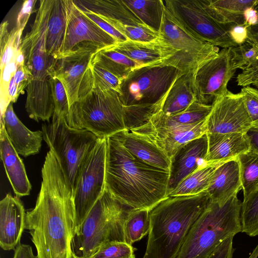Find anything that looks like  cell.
<instances>
[{
  "instance_id": "obj_1",
  "label": "cell",
  "mask_w": 258,
  "mask_h": 258,
  "mask_svg": "<svg viewBox=\"0 0 258 258\" xmlns=\"http://www.w3.org/2000/svg\"><path fill=\"white\" fill-rule=\"evenodd\" d=\"M41 177L35 205L26 214L25 229L30 234L37 258H72L73 191L50 150L45 158Z\"/></svg>"
},
{
  "instance_id": "obj_7",
  "label": "cell",
  "mask_w": 258,
  "mask_h": 258,
  "mask_svg": "<svg viewBox=\"0 0 258 258\" xmlns=\"http://www.w3.org/2000/svg\"><path fill=\"white\" fill-rule=\"evenodd\" d=\"M41 131L73 191L79 168L98 137L88 131L71 127L66 117L54 115L50 123L42 125Z\"/></svg>"
},
{
  "instance_id": "obj_13",
  "label": "cell",
  "mask_w": 258,
  "mask_h": 258,
  "mask_svg": "<svg viewBox=\"0 0 258 258\" xmlns=\"http://www.w3.org/2000/svg\"><path fill=\"white\" fill-rule=\"evenodd\" d=\"M82 10L92 12L107 22L128 40L148 42L161 37L134 14L122 0L74 1Z\"/></svg>"
},
{
  "instance_id": "obj_36",
  "label": "cell",
  "mask_w": 258,
  "mask_h": 258,
  "mask_svg": "<svg viewBox=\"0 0 258 258\" xmlns=\"http://www.w3.org/2000/svg\"><path fill=\"white\" fill-rule=\"evenodd\" d=\"M150 225L149 211L133 209L125 222V242L132 245L140 240L149 233Z\"/></svg>"
},
{
  "instance_id": "obj_24",
  "label": "cell",
  "mask_w": 258,
  "mask_h": 258,
  "mask_svg": "<svg viewBox=\"0 0 258 258\" xmlns=\"http://www.w3.org/2000/svg\"><path fill=\"white\" fill-rule=\"evenodd\" d=\"M242 189L240 169L237 158L224 162L215 170L206 191L210 200L225 203Z\"/></svg>"
},
{
  "instance_id": "obj_53",
  "label": "cell",
  "mask_w": 258,
  "mask_h": 258,
  "mask_svg": "<svg viewBox=\"0 0 258 258\" xmlns=\"http://www.w3.org/2000/svg\"><path fill=\"white\" fill-rule=\"evenodd\" d=\"M247 40L258 47V22L255 25L247 27Z\"/></svg>"
},
{
  "instance_id": "obj_16",
  "label": "cell",
  "mask_w": 258,
  "mask_h": 258,
  "mask_svg": "<svg viewBox=\"0 0 258 258\" xmlns=\"http://www.w3.org/2000/svg\"><path fill=\"white\" fill-rule=\"evenodd\" d=\"M251 126L241 92L228 90L216 99L206 119L207 134L246 133Z\"/></svg>"
},
{
  "instance_id": "obj_34",
  "label": "cell",
  "mask_w": 258,
  "mask_h": 258,
  "mask_svg": "<svg viewBox=\"0 0 258 258\" xmlns=\"http://www.w3.org/2000/svg\"><path fill=\"white\" fill-rule=\"evenodd\" d=\"M146 25L159 33L165 9L162 0H122Z\"/></svg>"
},
{
  "instance_id": "obj_21",
  "label": "cell",
  "mask_w": 258,
  "mask_h": 258,
  "mask_svg": "<svg viewBox=\"0 0 258 258\" xmlns=\"http://www.w3.org/2000/svg\"><path fill=\"white\" fill-rule=\"evenodd\" d=\"M111 47L141 67L165 64L176 52L172 45L162 37L148 42L128 40L116 42Z\"/></svg>"
},
{
  "instance_id": "obj_32",
  "label": "cell",
  "mask_w": 258,
  "mask_h": 258,
  "mask_svg": "<svg viewBox=\"0 0 258 258\" xmlns=\"http://www.w3.org/2000/svg\"><path fill=\"white\" fill-rule=\"evenodd\" d=\"M92 60L103 66L121 80L141 65L113 49L111 45L100 49L93 56Z\"/></svg>"
},
{
  "instance_id": "obj_22",
  "label": "cell",
  "mask_w": 258,
  "mask_h": 258,
  "mask_svg": "<svg viewBox=\"0 0 258 258\" xmlns=\"http://www.w3.org/2000/svg\"><path fill=\"white\" fill-rule=\"evenodd\" d=\"M6 134L11 145L19 155L25 157L39 152L43 139L42 131L28 128L15 114L13 103H10L1 116Z\"/></svg>"
},
{
  "instance_id": "obj_9",
  "label": "cell",
  "mask_w": 258,
  "mask_h": 258,
  "mask_svg": "<svg viewBox=\"0 0 258 258\" xmlns=\"http://www.w3.org/2000/svg\"><path fill=\"white\" fill-rule=\"evenodd\" d=\"M106 138L99 139L82 162L73 190L74 234L105 190Z\"/></svg>"
},
{
  "instance_id": "obj_31",
  "label": "cell",
  "mask_w": 258,
  "mask_h": 258,
  "mask_svg": "<svg viewBox=\"0 0 258 258\" xmlns=\"http://www.w3.org/2000/svg\"><path fill=\"white\" fill-rule=\"evenodd\" d=\"M223 163H206L200 166L182 180L168 196L195 195L206 191L215 170Z\"/></svg>"
},
{
  "instance_id": "obj_51",
  "label": "cell",
  "mask_w": 258,
  "mask_h": 258,
  "mask_svg": "<svg viewBox=\"0 0 258 258\" xmlns=\"http://www.w3.org/2000/svg\"><path fill=\"white\" fill-rule=\"evenodd\" d=\"M249 150L258 154V127L251 126L245 133Z\"/></svg>"
},
{
  "instance_id": "obj_42",
  "label": "cell",
  "mask_w": 258,
  "mask_h": 258,
  "mask_svg": "<svg viewBox=\"0 0 258 258\" xmlns=\"http://www.w3.org/2000/svg\"><path fill=\"white\" fill-rule=\"evenodd\" d=\"M49 80L54 104L53 115L67 118L70 107L64 87L61 81L53 75L49 76Z\"/></svg>"
},
{
  "instance_id": "obj_44",
  "label": "cell",
  "mask_w": 258,
  "mask_h": 258,
  "mask_svg": "<svg viewBox=\"0 0 258 258\" xmlns=\"http://www.w3.org/2000/svg\"><path fill=\"white\" fill-rule=\"evenodd\" d=\"M240 92L243 95L252 126L258 127V89L248 86L243 87Z\"/></svg>"
},
{
  "instance_id": "obj_2",
  "label": "cell",
  "mask_w": 258,
  "mask_h": 258,
  "mask_svg": "<svg viewBox=\"0 0 258 258\" xmlns=\"http://www.w3.org/2000/svg\"><path fill=\"white\" fill-rule=\"evenodd\" d=\"M169 176L134 157L118 133L106 138L105 189L122 204L150 211L168 196Z\"/></svg>"
},
{
  "instance_id": "obj_58",
  "label": "cell",
  "mask_w": 258,
  "mask_h": 258,
  "mask_svg": "<svg viewBox=\"0 0 258 258\" xmlns=\"http://www.w3.org/2000/svg\"><path fill=\"white\" fill-rule=\"evenodd\" d=\"M72 258H88V257H77L72 256Z\"/></svg>"
},
{
  "instance_id": "obj_54",
  "label": "cell",
  "mask_w": 258,
  "mask_h": 258,
  "mask_svg": "<svg viewBox=\"0 0 258 258\" xmlns=\"http://www.w3.org/2000/svg\"><path fill=\"white\" fill-rule=\"evenodd\" d=\"M9 98L11 103H15L19 96L13 77L10 82L8 89Z\"/></svg>"
},
{
  "instance_id": "obj_20",
  "label": "cell",
  "mask_w": 258,
  "mask_h": 258,
  "mask_svg": "<svg viewBox=\"0 0 258 258\" xmlns=\"http://www.w3.org/2000/svg\"><path fill=\"white\" fill-rule=\"evenodd\" d=\"M19 198L8 194L0 202V246L4 250H15L25 229L26 212Z\"/></svg>"
},
{
  "instance_id": "obj_41",
  "label": "cell",
  "mask_w": 258,
  "mask_h": 258,
  "mask_svg": "<svg viewBox=\"0 0 258 258\" xmlns=\"http://www.w3.org/2000/svg\"><path fill=\"white\" fill-rule=\"evenodd\" d=\"M137 248L125 242H108L88 258H136L134 252Z\"/></svg>"
},
{
  "instance_id": "obj_10",
  "label": "cell",
  "mask_w": 258,
  "mask_h": 258,
  "mask_svg": "<svg viewBox=\"0 0 258 258\" xmlns=\"http://www.w3.org/2000/svg\"><path fill=\"white\" fill-rule=\"evenodd\" d=\"M163 1L176 23L192 37L223 48L237 46L229 34L230 29L209 14L204 0Z\"/></svg>"
},
{
  "instance_id": "obj_39",
  "label": "cell",
  "mask_w": 258,
  "mask_h": 258,
  "mask_svg": "<svg viewBox=\"0 0 258 258\" xmlns=\"http://www.w3.org/2000/svg\"><path fill=\"white\" fill-rule=\"evenodd\" d=\"M241 232L249 236L258 235V189L241 203Z\"/></svg>"
},
{
  "instance_id": "obj_50",
  "label": "cell",
  "mask_w": 258,
  "mask_h": 258,
  "mask_svg": "<svg viewBox=\"0 0 258 258\" xmlns=\"http://www.w3.org/2000/svg\"><path fill=\"white\" fill-rule=\"evenodd\" d=\"M13 258H37L28 244L20 243L14 250Z\"/></svg>"
},
{
  "instance_id": "obj_18",
  "label": "cell",
  "mask_w": 258,
  "mask_h": 258,
  "mask_svg": "<svg viewBox=\"0 0 258 258\" xmlns=\"http://www.w3.org/2000/svg\"><path fill=\"white\" fill-rule=\"evenodd\" d=\"M130 130L152 141L170 159L183 145L207 134L206 120L191 124L171 125L149 121L141 126Z\"/></svg>"
},
{
  "instance_id": "obj_57",
  "label": "cell",
  "mask_w": 258,
  "mask_h": 258,
  "mask_svg": "<svg viewBox=\"0 0 258 258\" xmlns=\"http://www.w3.org/2000/svg\"><path fill=\"white\" fill-rule=\"evenodd\" d=\"M254 8L256 10V11L258 13V2L256 4V5H255V6L254 7Z\"/></svg>"
},
{
  "instance_id": "obj_28",
  "label": "cell",
  "mask_w": 258,
  "mask_h": 258,
  "mask_svg": "<svg viewBox=\"0 0 258 258\" xmlns=\"http://www.w3.org/2000/svg\"><path fill=\"white\" fill-rule=\"evenodd\" d=\"M209 14L219 23L230 30L237 25H245L243 13L254 7L258 0H204Z\"/></svg>"
},
{
  "instance_id": "obj_3",
  "label": "cell",
  "mask_w": 258,
  "mask_h": 258,
  "mask_svg": "<svg viewBox=\"0 0 258 258\" xmlns=\"http://www.w3.org/2000/svg\"><path fill=\"white\" fill-rule=\"evenodd\" d=\"M209 201L206 191L168 196L149 211L150 230L143 258H175Z\"/></svg>"
},
{
  "instance_id": "obj_29",
  "label": "cell",
  "mask_w": 258,
  "mask_h": 258,
  "mask_svg": "<svg viewBox=\"0 0 258 258\" xmlns=\"http://www.w3.org/2000/svg\"><path fill=\"white\" fill-rule=\"evenodd\" d=\"M195 100L191 73H183L168 92L161 110L165 115L171 116L183 111Z\"/></svg>"
},
{
  "instance_id": "obj_12",
  "label": "cell",
  "mask_w": 258,
  "mask_h": 258,
  "mask_svg": "<svg viewBox=\"0 0 258 258\" xmlns=\"http://www.w3.org/2000/svg\"><path fill=\"white\" fill-rule=\"evenodd\" d=\"M159 33L176 50L165 64L173 66L184 74L192 72L216 57L220 51L218 47L186 32L176 23L165 7Z\"/></svg>"
},
{
  "instance_id": "obj_23",
  "label": "cell",
  "mask_w": 258,
  "mask_h": 258,
  "mask_svg": "<svg viewBox=\"0 0 258 258\" xmlns=\"http://www.w3.org/2000/svg\"><path fill=\"white\" fill-rule=\"evenodd\" d=\"M0 152L7 177L15 195L18 198L29 195L32 185L27 176L25 165L11 145L4 125L1 121Z\"/></svg>"
},
{
  "instance_id": "obj_25",
  "label": "cell",
  "mask_w": 258,
  "mask_h": 258,
  "mask_svg": "<svg viewBox=\"0 0 258 258\" xmlns=\"http://www.w3.org/2000/svg\"><path fill=\"white\" fill-rule=\"evenodd\" d=\"M124 147L149 165L170 172L171 159L152 141L141 134L125 130L118 133Z\"/></svg>"
},
{
  "instance_id": "obj_6",
  "label": "cell",
  "mask_w": 258,
  "mask_h": 258,
  "mask_svg": "<svg viewBox=\"0 0 258 258\" xmlns=\"http://www.w3.org/2000/svg\"><path fill=\"white\" fill-rule=\"evenodd\" d=\"M66 119L71 127L88 131L99 139L126 130L123 105L112 90L93 88L70 107Z\"/></svg>"
},
{
  "instance_id": "obj_46",
  "label": "cell",
  "mask_w": 258,
  "mask_h": 258,
  "mask_svg": "<svg viewBox=\"0 0 258 258\" xmlns=\"http://www.w3.org/2000/svg\"><path fill=\"white\" fill-rule=\"evenodd\" d=\"M85 15L105 32L115 38L117 42L128 39L97 14L88 11L82 10Z\"/></svg>"
},
{
  "instance_id": "obj_27",
  "label": "cell",
  "mask_w": 258,
  "mask_h": 258,
  "mask_svg": "<svg viewBox=\"0 0 258 258\" xmlns=\"http://www.w3.org/2000/svg\"><path fill=\"white\" fill-rule=\"evenodd\" d=\"M26 91L25 109L29 117L36 121H49L54 111L49 80H32Z\"/></svg>"
},
{
  "instance_id": "obj_19",
  "label": "cell",
  "mask_w": 258,
  "mask_h": 258,
  "mask_svg": "<svg viewBox=\"0 0 258 258\" xmlns=\"http://www.w3.org/2000/svg\"><path fill=\"white\" fill-rule=\"evenodd\" d=\"M208 147L207 134L181 147L171 158L169 194L205 161ZM168 194V195H169Z\"/></svg>"
},
{
  "instance_id": "obj_35",
  "label": "cell",
  "mask_w": 258,
  "mask_h": 258,
  "mask_svg": "<svg viewBox=\"0 0 258 258\" xmlns=\"http://www.w3.org/2000/svg\"><path fill=\"white\" fill-rule=\"evenodd\" d=\"M237 159L245 200L258 189V154L249 150L239 155Z\"/></svg>"
},
{
  "instance_id": "obj_38",
  "label": "cell",
  "mask_w": 258,
  "mask_h": 258,
  "mask_svg": "<svg viewBox=\"0 0 258 258\" xmlns=\"http://www.w3.org/2000/svg\"><path fill=\"white\" fill-rule=\"evenodd\" d=\"M165 99L154 104L123 106L126 130L134 129L147 123L154 114L161 110Z\"/></svg>"
},
{
  "instance_id": "obj_48",
  "label": "cell",
  "mask_w": 258,
  "mask_h": 258,
  "mask_svg": "<svg viewBox=\"0 0 258 258\" xmlns=\"http://www.w3.org/2000/svg\"><path fill=\"white\" fill-rule=\"evenodd\" d=\"M32 76L25 63L19 65L14 76V81L19 95L24 93Z\"/></svg>"
},
{
  "instance_id": "obj_37",
  "label": "cell",
  "mask_w": 258,
  "mask_h": 258,
  "mask_svg": "<svg viewBox=\"0 0 258 258\" xmlns=\"http://www.w3.org/2000/svg\"><path fill=\"white\" fill-rule=\"evenodd\" d=\"M8 22L4 21L0 27L1 70L17 53L22 42L23 31L16 27L9 31Z\"/></svg>"
},
{
  "instance_id": "obj_52",
  "label": "cell",
  "mask_w": 258,
  "mask_h": 258,
  "mask_svg": "<svg viewBox=\"0 0 258 258\" xmlns=\"http://www.w3.org/2000/svg\"><path fill=\"white\" fill-rule=\"evenodd\" d=\"M245 25L247 27L255 25L258 22V13L254 7L247 8L243 13Z\"/></svg>"
},
{
  "instance_id": "obj_30",
  "label": "cell",
  "mask_w": 258,
  "mask_h": 258,
  "mask_svg": "<svg viewBox=\"0 0 258 258\" xmlns=\"http://www.w3.org/2000/svg\"><path fill=\"white\" fill-rule=\"evenodd\" d=\"M66 28V18L63 0H53L47 24L46 47L47 54L54 62L60 55Z\"/></svg>"
},
{
  "instance_id": "obj_47",
  "label": "cell",
  "mask_w": 258,
  "mask_h": 258,
  "mask_svg": "<svg viewBox=\"0 0 258 258\" xmlns=\"http://www.w3.org/2000/svg\"><path fill=\"white\" fill-rule=\"evenodd\" d=\"M37 2L36 0H26L23 1L20 11L17 19L16 27L19 30L23 31L31 15L37 12L35 6Z\"/></svg>"
},
{
  "instance_id": "obj_43",
  "label": "cell",
  "mask_w": 258,
  "mask_h": 258,
  "mask_svg": "<svg viewBox=\"0 0 258 258\" xmlns=\"http://www.w3.org/2000/svg\"><path fill=\"white\" fill-rule=\"evenodd\" d=\"M237 69L243 70L257 58L258 47L247 40L244 43L230 47Z\"/></svg>"
},
{
  "instance_id": "obj_15",
  "label": "cell",
  "mask_w": 258,
  "mask_h": 258,
  "mask_svg": "<svg viewBox=\"0 0 258 258\" xmlns=\"http://www.w3.org/2000/svg\"><path fill=\"white\" fill-rule=\"evenodd\" d=\"M237 70L231 48H225L216 57L191 72L197 100L212 105L228 91V83Z\"/></svg>"
},
{
  "instance_id": "obj_17",
  "label": "cell",
  "mask_w": 258,
  "mask_h": 258,
  "mask_svg": "<svg viewBox=\"0 0 258 258\" xmlns=\"http://www.w3.org/2000/svg\"><path fill=\"white\" fill-rule=\"evenodd\" d=\"M63 2L66 28L59 56L83 42H94L104 46L117 42L115 38L87 17L73 1L63 0Z\"/></svg>"
},
{
  "instance_id": "obj_55",
  "label": "cell",
  "mask_w": 258,
  "mask_h": 258,
  "mask_svg": "<svg viewBox=\"0 0 258 258\" xmlns=\"http://www.w3.org/2000/svg\"><path fill=\"white\" fill-rule=\"evenodd\" d=\"M258 257V245L254 248L252 253L250 254L248 258H257Z\"/></svg>"
},
{
  "instance_id": "obj_40",
  "label": "cell",
  "mask_w": 258,
  "mask_h": 258,
  "mask_svg": "<svg viewBox=\"0 0 258 258\" xmlns=\"http://www.w3.org/2000/svg\"><path fill=\"white\" fill-rule=\"evenodd\" d=\"M90 69L93 82V88L112 90L118 94L122 80L100 64L91 60Z\"/></svg>"
},
{
  "instance_id": "obj_26",
  "label": "cell",
  "mask_w": 258,
  "mask_h": 258,
  "mask_svg": "<svg viewBox=\"0 0 258 258\" xmlns=\"http://www.w3.org/2000/svg\"><path fill=\"white\" fill-rule=\"evenodd\" d=\"M208 152L206 163H223L249 150L245 133L207 134Z\"/></svg>"
},
{
  "instance_id": "obj_4",
  "label": "cell",
  "mask_w": 258,
  "mask_h": 258,
  "mask_svg": "<svg viewBox=\"0 0 258 258\" xmlns=\"http://www.w3.org/2000/svg\"><path fill=\"white\" fill-rule=\"evenodd\" d=\"M241 203L237 195L223 204L209 199L175 258H232L233 238L241 232Z\"/></svg>"
},
{
  "instance_id": "obj_11",
  "label": "cell",
  "mask_w": 258,
  "mask_h": 258,
  "mask_svg": "<svg viewBox=\"0 0 258 258\" xmlns=\"http://www.w3.org/2000/svg\"><path fill=\"white\" fill-rule=\"evenodd\" d=\"M104 47L94 42H83L55 60L49 75L55 76L62 83L69 107L93 89L90 62L96 52Z\"/></svg>"
},
{
  "instance_id": "obj_5",
  "label": "cell",
  "mask_w": 258,
  "mask_h": 258,
  "mask_svg": "<svg viewBox=\"0 0 258 258\" xmlns=\"http://www.w3.org/2000/svg\"><path fill=\"white\" fill-rule=\"evenodd\" d=\"M132 209L105 189L73 236V256L89 257L108 242H125V222Z\"/></svg>"
},
{
  "instance_id": "obj_8",
  "label": "cell",
  "mask_w": 258,
  "mask_h": 258,
  "mask_svg": "<svg viewBox=\"0 0 258 258\" xmlns=\"http://www.w3.org/2000/svg\"><path fill=\"white\" fill-rule=\"evenodd\" d=\"M182 74L177 68L166 64L135 69L122 80L120 100L125 106L157 103L165 98Z\"/></svg>"
},
{
  "instance_id": "obj_49",
  "label": "cell",
  "mask_w": 258,
  "mask_h": 258,
  "mask_svg": "<svg viewBox=\"0 0 258 258\" xmlns=\"http://www.w3.org/2000/svg\"><path fill=\"white\" fill-rule=\"evenodd\" d=\"M229 34L237 45H241L248 39V30L247 26L246 25H237L233 27L229 30Z\"/></svg>"
},
{
  "instance_id": "obj_33",
  "label": "cell",
  "mask_w": 258,
  "mask_h": 258,
  "mask_svg": "<svg viewBox=\"0 0 258 258\" xmlns=\"http://www.w3.org/2000/svg\"><path fill=\"white\" fill-rule=\"evenodd\" d=\"M211 109L212 105L195 100L183 111L171 116H166L160 110L154 114L149 121L166 125L191 124L206 120Z\"/></svg>"
},
{
  "instance_id": "obj_45",
  "label": "cell",
  "mask_w": 258,
  "mask_h": 258,
  "mask_svg": "<svg viewBox=\"0 0 258 258\" xmlns=\"http://www.w3.org/2000/svg\"><path fill=\"white\" fill-rule=\"evenodd\" d=\"M258 80V55L256 59L245 68L236 78L239 86L245 87L252 85Z\"/></svg>"
},
{
  "instance_id": "obj_56",
  "label": "cell",
  "mask_w": 258,
  "mask_h": 258,
  "mask_svg": "<svg viewBox=\"0 0 258 258\" xmlns=\"http://www.w3.org/2000/svg\"><path fill=\"white\" fill-rule=\"evenodd\" d=\"M252 85L255 86L258 89V80L255 82H254Z\"/></svg>"
},
{
  "instance_id": "obj_14",
  "label": "cell",
  "mask_w": 258,
  "mask_h": 258,
  "mask_svg": "<svg viewBox=\"0 0 258 258\" xmlns=\"http://www.w3.org/2000/svg\"><path fill=\"white\" fill-rule=\"evenodd\" d=\"M53 2V0L39 1L31 30L22 38L20 46L33 80L48 79L54 63L46 47L47 24Z\"/></svg>"
}]
</instances>
